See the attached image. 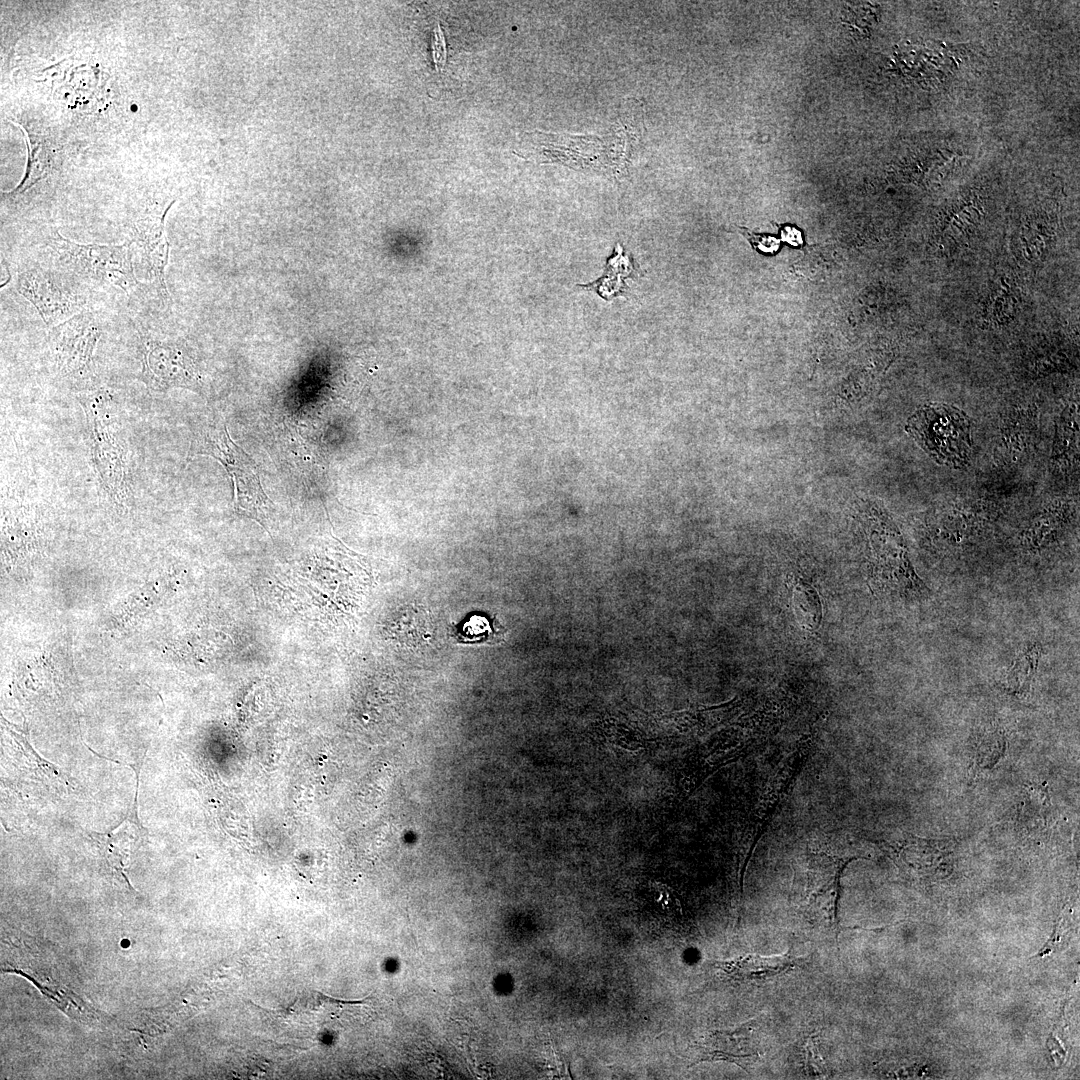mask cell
<instances>
[{"mask_svg": "<svg viewBox=\"0 0 1080 1080\" xmlns=\"http://www.w3.org/2000/svg\"><path fill=\"white\" fill-rule=\"evenodd\" d=\"M189 454L218 460L231 478L235 511L266 527L273 504L263 490L254 461L231 439L224 422L213 419L202 424L194 433Z\"/></svg>", "mask_w": 1080, "mask_h": 1080, "instance_id": "obj_1", "label": "cell"}, {"mask_svg": "<svg viewBox=\"0 0 1080 1080\" xmlns=\"http://www.w3.org/2000/svg\"><path fill=\"white\" fill-rule=\"evenodd\" d=\"M905 430L938 464L953 469L969 465L971 422L961 409L944 403L925 404L907 419Z\"/></svg>", "mask_w": 1080, "mask_h": 1080, "instance_id": "obj_2", "label": "cell"}, {"mask_svg": "<svg viewBox=\"0 0 1080 1080\" xmlns=\"http://www.w3.org/2000/svg\"><path fill=\"white\" fill-rule=\"evenodd\" d=\"M86 414L93 464L107 493L118 501L128 496L126 447L112 418L107 389L78 396Z\"/></svg>", "mask_w": 1080, "mask_h": 1080, "instance_id": "obj_3", "label": "cell"}, {"mask_svg": "<svg viewBox=\"0 0 1080 1080\" xmlns=\"http://www.w3.org/2000/svg\"><path fill=\"white\" fill-rule=\"evenodd\" d=\"M58 260L85 278L116 286L126 293L137 286L132 264L131 242L123 244H83L58 232L49 244Z\"/></svg>", "mask_w": 1080, "mask_h": 1080, "instance_id": "obj_4", "label": "cell"}, {"mask_svg": "<svg viewBox=\"0 0 1080 1080\" xmlns=\"http://www.w3.org/2000/svg\"><path fill=\"white\" fill-rule=\"evenodd\" d=\"M859 857H838L817 853L810 857L803 890L796 901L802 918L814 927L839 934L838 906L840 880L846 865Z\"/></svg>", "mask_w": 1080, "mask_h": 1080, "instance_id": "obj_5", "label": "cell"}, {"mask_svg": "<svg viewBox=\"0 0 1080 1080\" xmlns=\"http://www.w3.org/2000/svg\"><path fill=\"white\" fill-rule=\"evenodd\" d=\"M141 379L154 390L185 388L200 392L203 381L188 350L172 342L144 339Z\"/></svg>", "mask_w": 1080, "mask_h": 1080, "instance_id": "obj_6", "label": "cell"}, {"mask_svg": "<svg viewBox=\"0 0 1080 1080\" xmlns=\"http://www.w3.org/2000/svg\"><path fill=\"white\" fill-rule=\"evenodd\" d=\"M16 288L48 326L54 327L83 311L79 296L42 269L19 273Z\"/></svg>", "mask_w": 1080, "mask_h": 1080, "instance_id": "obj_7", "label": "cell"}, {"mask_svg": "<svg viewBox=\"0 0 1080 1080\" xmlns=\"http://www.w3.org/2000/svg\"><path fill=\"white\" fill-rule=\"evenodd\" d=\"M50 335L58 368L73 374L83 371L91 362L101 330L94 315L82 311L54 326Z\"/></svg>", "mask_w": 1080, "mask_h": 1080, "instance_id": "obj_8", "label": "cell"}, {"mask_svg": "<svg viewBox=\"0 0 1080 1080\" xmlns=\"http://www.w3.org/2000/svg\"><path fill=\"white\" fill-rule=\"evenodd\" d=\"M761 1057L760 1025L752 1019L733 1029L712 1031L697 1047L691 1066L705 1061H727L749 1072Z\"/></svg>", "mask_w": 1080, "mask_h": 1080, "instance_id": "obj_9", "label": "cell"}, {"mask_svg": "<svg viewBox=\"0 0 1080 1080\" xmlns=\"http://www.w3.org/2000/svg\"><path fill=\"white\" fill-rule=\"evenodd\" d=\"M158 213H146L133 227V240L140 248L148 275L159 296L167 301L169 293L165 281V269L169 260L170 244L165 233V216L172 206Z\"/></svg>", "mask_w": 1080, "mask_h": 1080, "instance_id": "obj_10", "label": "cell"}, {"mask_svg": "<svg viewBox=\"0 0 1080 1080\" xmlns=\"http://www.w3.org/2000/svg\"><path fill=\"white\" fill-rule=\"evenodd\" d=\"M797 964L798 958L787 952L775 956L750 954L729 961L715 962L714 966L731 981L754 983L783 976L792 971Z\"/></svg>", "mask_w": 1080, "mask_h": 1080, "instance_id": "obj_11", "label": "cell"}, {"mask_svg": "<svg viewBox=\"0 0 1080 1080\" xmlns=\"http://www.w3.org/2000/svg\"><path fill=\"white\" fill-rule=\"evenodd\" d=\"M1079 412L1078 404L1067 405L1056 422L1051 463L1059 472H1068L1078 465Z\"/></svg>", "mask_w": 1080, "mask_h": 1080, "instance_id": "obj_12", "label": "cell"}, {"mask_svg": "<svg viewBox=\"0 0 1080 1080\" xmlns=\"http://www.w3.org/2000/svg\"><path fill=\"white\" fill-rule=\"evenodd\" d=\"M633 257L626 255L621 244H617L613 254L607 259L605 272L599 279L579 285L586 290H593L606 300L627 294L628 287L625 279L631 278L636 273Z\"/></svg>", "mask_w": 1080, "mask_h": 1080, "instance_id": "obj_13", "label": "cell"}, {"mask_svg": "<svg viewBox=\"0 0 1080 1080\" xmlns=\"http://www.w3.org/2000/svg\"><path fill=\"white\" fill-rule=\"evenodd\" d=\"M21 128L26 137L29 156L23 180L13 191L6 193L11 197H17L26 193L41 180L45 179L49 175L52 167V157L50 156V152L47 149L44 140L40 139L37 134H32L24 127L21 126Z\"/></svg>", "mask_w": 1080, "mask_h": 1080, "instance_id": "obj_14", "label": "cell"}, {"mask_svg": "<svg viewBox=\"0 0 1080 1080\" xmlns=\"http://www.w3.org/2000/svg\"><path fill=\"white\" fill-rule=\"evenodd\" d=\"M1006 738L1001 730L986 729L975 738L971 750L972 768L980 771L993 769L1005 756Z\"/></svg>", "mask_w": 1080, "mask_h": 1080, "instance_id": "obj_15", "label": "cell"}, {"mask_svg": "<svg viewBox=\"0 0 1080 1080\" xmlns=\"http://www.w3.org/2000/svg\"><path fill=\"white\" fill-rule=\"evenodd\" d=\"M1039 648L1034 645L1016 658L1003 678V687L1013 695L1028 692L1039 660Z\"/></svg>", "mask_w": 1080, "mask_h": 1080, "instance_id": "obj_16", "label": "cell"}, {"mask_svg": "<svg viewBox=\"0 0 1080 1080\" xmlns=\"http://www.w3.org/2000/svg\"><path fill=\"white\" fill-rule=\"evenodd\" d=\"M794 611L799 623L808 630L819 626L821 604L816 591L804 581H799L793 593Z\"/></svg>", "mask_w": 1080, "mask_h": 1080, "instance_id": "obj_17", "label": "cell"}, {"mask_svg": "<svg viewBox=\"0 0 1080 1080\" xmlns=\"http://www.w3.org/2000/svg\"><path fill=\"white\" fill-rule=\"evenodd\" d=\"M431 52L436 71L442 72L447 62V47L440 23H437L434 28V39L431 44Z\"/></svg>", "mask_w": 1080, "mask_h": 1080, "instance_id": "obj_18", "label": "cell"}, {"mask_svg": "<svg viewBox=\"0 0 1080 1080\" xmlns=\"http://www.w3.org/2000/svg\"><path fill=\"white\" fill-rule=\"evenodd\" d=\"M805 1047V1070L808 1075L819 1077L825 1075L824 1063L818 1053V1045L813 1038L809 1039Z\"/></svg>", "mask_w": 1080, "mask_h": 1080, "instance_id": "obj_19", "label": "cell"}, {"mask_svg": "<svg viewBox=\"0 0 1080 1080\" xmlns=\"http://www.w3.org/2000/svg\"><path fill=\"white\" fill-rule=\"evenodd\" d=\"M740 230L754 248L764 253H774L779 249L780 242L773 236L752 233L746 228H741Z\"/></svg>", "mask_w": 1080, "mask_h": 1080, "instance_id": "obj_20", "label": "cell"}, {"mask_svg": "<svg viewBox=\"0 0 1080 1080\" xmlns=\"http://www.w3.org/2000/svg\"><path fill=\"white\" fill-rule=\"evenodd\" d=\"M1061 921H1062V916L1055 923L1054 928H1053V932H1052L1051 936L1049 937L1048 941L1043 945V947L1033 957H1044V956H1047V955H1049L1050 953H1052L1054 951V949L1056 948V945L1060 942Z\"/></svg>", "mask_w": 1080, "mask_h": 1080, "instance_id": "obj_21", "label": "cell"}, {"mask_svg": "<svg viewBox=\"0 0 1080 1080\" xmlns=\"http://www.w3.org/2000/svg\"><path fill=\"white\" fill-rule=\"evenodd\" d=\"M783 239L791 245H800L802 243L801 233L792 226H785L782 230Z\"/></svg>", "mask_w": 1080, "mask_h": 1080, "instance_id": "obj_22", "label": "cell"}]
</instances>
